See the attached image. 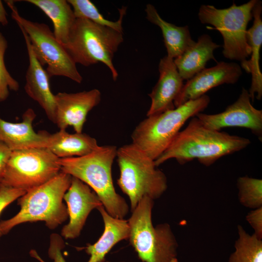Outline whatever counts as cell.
I'll list each match as a JSON object with an SVG mask.
<instances>
[{
    "instance_id": "obj_1",
    "label": "cell",
    "mask_w": 262,
    "mask_h": 262,
    "mask_svg": "<svg viewBox=\"0 0 262 262\" xmlns=\"http://www.w3.org/2000/svg\"><path fill=\"white\" fill-rule=\"evenodd\" d=\"M250 142L246 138L208 129L194 116L154 162L158 167L171 159L181 165L196 159L209 166L220 158L246 148Z\"/></svg>"
},
{
    "instance_id": "obj_2",
    "label": "cell",
    "mask_w": 262,
    "mask_h": 262,
    "mask_svg": "<svg viewBox=\"0 0 262 262\" xmlns=\"http://www.w3.org/2000/svg\"><path fill=\"white\" fill-rule=\"evenodd\" d=\"M117 150L115 146H98L86 155L60 158L59 163L61 171L79 179L96 193L109 214L124 219L129 207L125 199L116 192L112 178Z\"/></svg>"
},
{
    "instance_id": "obj_3",
    "label": "cell",
    "mask_w": 262,
    "mask_h": 262,
    "mask_svg": "<svg viewBox=\"0 0 262 262\" xmlns=\"http://www.w3.org/2000/svg\"><path fill=\"white\" fill-rule=\"evenodd\" d=\"M71 179V175L61 171L48 181L27 191L18 198V213L0 222L2 234L23 223L43 221L49 229H54L66 221L68 214L63 200Z\"/></svg>"
},
{
    "instance_id": "obj_4",
    "label": "cell",
    "mask_w": 262,
    "mask_h": 262,
    "mask_svg": "<svg viewBox=\"0 0 262 262\" xmlns=\"http://www.w3.org/2000/svg\"><path fill=\"white\" fill-rule=\"evenodd\" d=\"M120 175L117 182L130 199L131 211L144 197L160 198L167 188L164 173L154 160L132 143L117 148L116 157Z\"/></svg>"
},
{
    "instance_id": "obj_5",
    "label": "cell",
    "mask_w": 262,
    "mask_h": 262,
    "mask_svg": "<svg viewBox=\"0 0 262 262\" xmlns=\"http://www.w3.org/2000/svg\"><path fill=\"white\" fill-rule=\"evenodd\" d=\"M210 97L204 95L172 110L147 116L132 132L133 144L154 161L168 147L186 121L208 106Z\"/></svg>"
},
{
    "instance_id": "obj_6",
    "label": "cell",
    "mask_w": 262,
    "mask_h": 262,
    "mask_svg": "<svg viewBox=\"0 0 262 262\" xmlns=\"http://www.w3.org/2000/svg\"><path fill=\"white\" fill-rule=\"evenodd\" d=\"M153 205L154 200L146 196L131 212L130 243L142 262H179L178 244L170 225H153Z\"/></svg>"
},
{
    "instance_id": "obj_7",
    "label": "cell",
    "mask_w": 262,
    "mask_h": 262,
    "mask_svg": "<svg viewBox=\"0 0 262 262\" xmlns=\"http://www.w3.org/2000/svg\"><path fill=\"white\" fill-rule=\"evenodd\" d=\"M123 41V33L86 19L76 18L64 47L76 64L88 66L102 63L115 81L118 74L113 60Z\"/></svg>"
},
{
    "instance_id": "obj_8",
    "label": "cell",
    "mask_w": 262,
    "mask_h": 262,
    "mask_svg": "<svg viewBox=\"0 0 262 262\" xmlns=\"http://www.w3.org/2000/svg\"><path fill=\"white\" fill-rule=\"evenodd\" d=\"M256 1L251 0L240 5L233 2L225 9L210 5L200 6L198 18L202 23L213 25L220 32L223 38V54L225 58L243 62L250 55L247 26L253 17L252 9Z\"/></svg>"
},
{
    "instance_id": "obj_9",
    "label": "cell",
    "mask_w": 262,
    "mask_h": 262,
    "mask_svg": "<svg viewBox=\"0 0 262 262\" xmlns=\"http://www.w3.org/2000/svg\"><path fill=\"white\" fill-rule=\"evenodd\" d=\"M12 11V17L19 27L27 34L36 58L43 66L49 77L63 76L81 83L82 77L76 64L64 46L55 38L53 32L46 24L33 22L21 16L14 1H6Z\"/></svg>"
},
{
    "instance_id": "obj_10",
    "label": "cell",
    "mask_w": 262,
    "mask_h": 262,
    "mask_svg": "<svg viewBox=\"0 0 262 262\" xmlns=\"http://www.w3.org/2000/svg\"><path fill=\"white\" fill-rule=\"evenodd\" d=\"M59 159L47 147L12 151L0 184L27 192L55 177L61 171Z\"/></svg>"
},
{
    "instance_id": "obj_11",
    "label": "cell",
    "mask_w": 262,
    "mask_h": 262,
    "mask_svg": "<svg viewBox=\"0 0 262 262\" xmlns=\"http://www.w3.org/2000/svg\"><path fill=\"white\" fill-rule=\"evenodd\" d=\"M195 116L208 129L221 131L228 127L246 128L262 141V111L252 105L248 91L244 88L237 99L223 112L212 115L200 113Z\"/></svg>"
},
{
    "instance_id": "obj_12",
    "label": "cell",
    "mask_w": 262,
    "mask_h": 262,
    "mask_svg": "<svg viewBox=\"0 0 262 262\" xmlns=\"http://www.w3.org/2000/svg\"><path fill=\"white\" fill-rule=\"evenodd\" d=\"M56 103L55 122L60 130L69 126L81 133L89 112L100 102L101 94L97 89L54 95Z\"/></svg>"
},
{
    "instance_id": "obj_13",
    "label": "cell",
    "mask_w": 262,
    "mask_h": 262,
    "mask_svg": "<svg viewBox=\"0 0 262 262\" xmlns=\"http://www.w3.org/2000/svg\"><path fill=\"white\" fill-rule=\"evenodd\" d=\"M64 200L67 205L68 223L61 230V236L75 239L81 234L90 212L102 205L96 193L84 182L72 177Z\"/></svg>"
},
{
    "instance_id": "obj_14",
    "label": "cell",
    "mask_w": 262,
    "mask_h": 262,
    "mask_svg": "<svg viewBox=\"0 0 262 262\" xmlns=\"http://www.w3.org/2000/svg\"><path fill=\"white\" fill-rule=\"evenodd\" d=\"M242 74L240 66L234 62H220L214 66L205 68L183 84L174 102L175 107L198 98L220 85L234 84Z\"/></svg>"
},
{
    "instance_id": "obj_15",
    "label": "cell",
    "mask_w": 262,
    "mask_h": 262,
    "mask_svg": "<svg viewBox=\"0 0 262 262\" xmlns=\"http://www.w3.org/2000/svg\"><path fill=\"white\" fill-rule=\"evenodd\" d=\"M19 28L25 40L29 57L24 89L27 94L43 108L48 118L54 123L56 103L54 95L50 89V77L35 56L27 34Z\"/></svg>"
},
{
    "instance_id": "obj_16",
    "label": "cell",
    "mask_w": 262,
    "mask_h": 262,
    "mask_svg": "<svg viewBox=\"0 0 262 262\" xmlns=\"http://www.w3.org/2000/svg\"><path fill=\"white\" fill-rule=\"evenodd\" d=\"M158 69V81L148 95L151 104L147 116L174 109V102L184 84L174 59L167 55L164 57L160 61Z\"/></svg>"
},
{
    "instance_id": "obj_17",
    "label": "cell",
    "mask_w": 262,
    "mask_h": 262,
    "mask_svg": "<svg viewBox=\"0 0 262 262\" xmlns=\"http://www.w3.org/2000/svg\"><path fill=\"white\" fill-rule=\"evenodd\" d=\"M34 111L28 108L19 123L6 121L0 117V141L11 150L35 147H47L49 133L46 131L36 132L33 123Z\"/></svg>"
},
{
    "instance_id": "obj_18",
    "label": "cell",
    "mask_w": 262,
    "mask_h": 262,
    "mask_svg": "<svg viewBox=\"0 0 262 262\" xmlns=\"http://www.w3.org/2000/svg\"><path fill=\"white\" fill-rule=\"evenodd\" d=\"M262 1L257 0L252 9L253 25L246 32V39L251 49V57L241 62V66L251 74V83L248 93L251 100L255 97L261 100L262 97V73L260 66V52L262 45Z\"/></svg>"
},
{
    "instance_id": "obj_19",
    "label": "cell",
    "mask_w": 262,
    "mask_h": 262,
    "mask_svg": "<svg viewBox=\"0 0 262 262\" xmlns=\"http://www.w3.org/2000/svg\"><path fill=\"white\" fill-rule=\"evenodd\" d=\"M97 209L102 218L104 229L96 243L88 244L82 248L90 255L87 262H104L106 255L114 246L123 240H128L130 236L128 220L111 216L102 205Z\"/></svg>"
},
{
    "instance_id": "obj_20",
    "label": "cell",
    "mask_w": 262,
    "mask_h": 262,
    "mask_svg": "<svg viewBox=\"0 0 262 262\" xmlns=\"http://www.w3.org/2000/svg\"><path fill=\"white\" fill-rule=\"evenodd\" d=\"M220 47L207 34L200 35L196 42L174 59L178 71L183 80H188L205 68L208 61L216 60L214 50Z\"/></svg>"
},
{
    "instance_id": "obj_21",
    "label": "cell",
    "mask_w": 262,
    "mask_h": 262,
    "mask_svg": "<svg viewBox=\"0 0 262 262\" xmlns=\"http://www.w3.org/2000/svg\"><path fill=\"white\" fill-rule=\"evenodd\" d=\"M145 12L147 19L161 29L168 57L174 59L195 43L188 26H177L165 21L151 4L146 5Z\"/></svg>"
},
{
    "instance_id": "obj_22",
    "label": "cell",
    "mask_w": 262,
    "mask_h": 262,
    "mask_svg": "<svg viewBox=\"0 0 262 262\" xmlns=\"http://www.w3.org/2000/svg\"><path fill=\"white\" fill-rule=\"evenodd\" d=\"M98 146L96 139L86 133H69L60 130L49 133L47 148L59 158H66L86 155Z\"/></svg>"
},
{
    "instance_id": "obj_23",
    "label": "cell",
    "mask_w": 262,
    "mask_h": 262,
    "mask_svg": "<svg viewBox=\"0 0 262 262\" xmlns=\"http://www.w3.org/2000/svg\"><path fill=\"white\" fill-rule=\"evenodd\" d=\"M42 10L51 20L53 34L65 46L76 18L73 9L66 0H25Z\"/></svg>"
},
{
    "instance_id": "obj_24",
    "label": "cell",
    "mask_w": 262,
    "mask_h": 262,
    "mask_svg": "<svg viewBox=\"0 0 262 262\" xmlns=\"http://www.w3.org/2000/svg\"><path fill=\"white\" fill-rule=\"evenodd\" d=\"M237 230L238 237L229 262H262V240L248 233L241 225Z\"/></svg>"
},
{
    "instance_id": "obj_25",
    "label": "cell",
    "mask_w": 262,
    "mask_h": 262,
    "mask_svg": "<svg viewBox=\"0 0 262 262\" xmlns=\"http://www.w3.org/2000/svg\"><path fill=\"white\" fill-rule=\"evenodd\" d=\"M76 18L88 19L99 25L107 27L123 33L122 22L126 13L127 7L118 10L119 16L115 21L105 18L98 11L95 4L89 0H67Z\"/></svg>"
},
{
    "instance_id": "obj_26",
    "label": "cell",
    "mask_w": 262,
    "mask_h": 262,
    "mask_svg": "<svg viewBox=\"0 0 262 262\" xmlns=\"http://www.w3.org/2000/svg\"><path fill=\"white\" fill-rule=\"evenodd\" d=\"M238 199L244 206L255 209L262 207V180L248 176L237 179Z\"/></svg>"
},
{
    "instance_id": "obj_27",
    "label": "cell",
    "mask_w": 262,
    "mask_h": 262,
    "mask_svg": "<svg viewBox=\"0 0 262 262\" xmlns=\"http://www.w3.org/2000/svg\"><path fill=\"white\" fill-rule=\"evenodd\" d=\"M7 47V41L0 32V102L7 99L9 90L17 91L19 88L18 82L11 76L5 66L4 57Z\"/></svg>"
},
{
    "instance_id": "obj_28",
    "label": "cell",
    "mask_w": 262,
    "mask_h": 262,
    "mask_svg": "<svg viewBox=\"0 0 262 262\" xmlns=\"http://www.w3.org/2000/svg\"><path fill=\"white\" fill-rule=\"evenodd\" d=\"M26 192L22 190L0 184V214L5 208ZM2 235L0 231V238Z\"/></svg>"
},
{
    "instance_id": "obj_29",
    "label": "cell",
    "mask_w": 262,
    "mask_h": 262,
    "mask_svg": "<svg viewBox=\"0 0 262 262\" xmlns=\"http://www.w3.org/2000/svg\"><path fill=\"white\" fill-rule=\"evenodd\" d=\"M64 247L65 242L62 236L56 233L52 234L50 236L48 253L49 257L53 260V262H66L62 253V250Z\"/></svg>"
},
{
    "instance_id": "obj_30",
    "label": "cell",
    "mask_w": 262,
    "mask_h": 262,
    "mask_svg": "<svg viewBox=\"0 0 262 262\" xmlns=\"http://www.w3.org/2000/svg\"><path fill=\"white\" fill-rule=\"evenodd\" d=\"M246 218L254 229L253 234L258 238L262 239V207L250 211Z\"/></svg>"
},
{
    "instance_id": "obj_31",
    "label": "cell",
    "mask_w": 262,
    "mask_h": 262,
    "mask_svg": "<svg viewBox=\"0 0 262 262\" xmlns=\"http://www.w3.org/2000/svg\"><path fill=\"white\" fill-rule=\"evenodd\" d=\"M11 151L4 143L0 141V180Z\"/></svg>"
},
{
    "instance_id": "obj_32",
    "label": "cell",
    "mask_w": 262,
    "mask_h": 262,
    "mask_svg": "<svg viewBox=\"0 0 262 262\" xmlns=\"http://www.w3.org/2000/svg\"><path fill=\"white\" fill-rule=\"evenodd\" d=\"M8 23L7 13L2 1L0 0V25L6 26Z\"/></svg>"
},
{
    "instance_id": "obj_33",
    "label": "cell",
    "mask_w": 262,
    "mask_h": 262,
    "mask_svg": "<svg viewBox=\"0 0 262 262\" xmlns=\"http://www.w3.org/2000/svg\"><path fill=\"white\" fill-rule=\"evenodd\" d=\"M30 254L31 256L34 258L35 259L38 260L40 262H45L43 259H42L39 255L37 254V252L34 250H32L30 252Z\"/></svg>"
}]
</instances>
